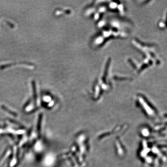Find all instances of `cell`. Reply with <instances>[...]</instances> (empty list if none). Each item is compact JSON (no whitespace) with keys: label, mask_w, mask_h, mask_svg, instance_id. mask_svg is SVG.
<instances>
[{"label":"cell","mask_w":167,"mask_h":167,"mask_svg":"<svg viewBox=\"0 0 167 167\" xmlns=\"http://www.w3.org/2000/svg\"><path fill=\"white\" fill-rule=\"evenodd\" d=\"M7 23L9 24V25L10 26V27H14V25H13L12 23H10V22H7Z\"/></svg>","instance_id":"cell-1"}]
</instances>
